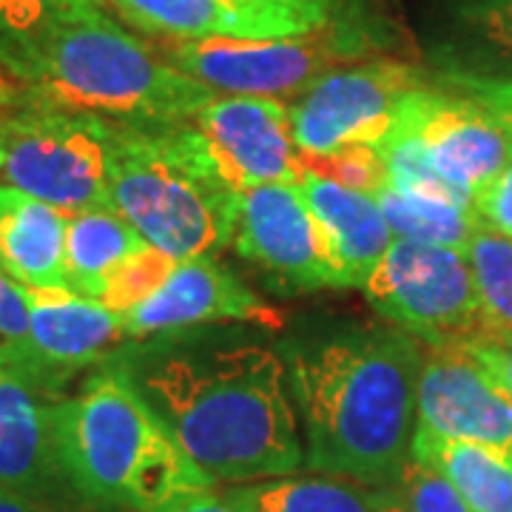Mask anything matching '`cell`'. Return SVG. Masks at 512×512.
I'll return each mask as SVG.
<instances>
[{
    "label": "cell",
    "mask_w": 512,
    "mask_h": 512,
    "mask_svg": "<svg viewBox=\"0 0 512 512\" xmlns=\"http://www.w3.org/2000/svg\"><path fill=\"white\" fill-rule=\"evenodd\" d=\"M97 12H103V0H0V69L6 72L60 23L92 18Z\"/></svg>",
    "instance_id": "26"
},
{
    "label": "cell",
    "mask_w": 512,
    "mask_h": 512,
    "mask_svg": "<svg viewBox=\"0 0 512 512\" xmlns=\"http://www.w3.org/2000/svg\"><path fill=\"white\" fill-rule=\"evenodd\" d=\"M427 55L436 74L512 80V0H450Z\"/></svg>",
    "instance_id": "18"
},
{
    "label": "cell",
    "mask_w": 512,
    "mask_h": 512,
    "mask_svg": "<svg viewBox=\"0 0 512 512\" xmlns=\"http://www.w3.org/2000/svg\"><path fill=\"white\" fill-rule=\"evenodd\" d=\"M237 197L200 154L188 123L111 128V211L177 262L231 245Z\"/></svg>",
    "instance_id": "5"
},
{
    "label": "cell",
    "mask_w": 512,
    "mask_h": 512,
    "mask_svg": "<svg viewBox=\"0 0 512 512\" xmlns=\"http://www.w3.org/2000/svg\"><path fill=\"white\" fill-rule=\"evenodd\" d=\"M20 103H23V89H20V83L15 77H9V74L0 69V134H3L6 120L18 111ZM0 163H3V154H0Z\"/></svg>",
    "instance_id": "36"
},
{
    "label": "cell",
    "mask_w": 512,
    "mask_h": 512,
    "mask_svg": "<svg viewBox=\"0 0 512 512\" xmlns=\"http://www.w3.org/2000/svg\"><path fill=\"white\" fill-rule=\"evenodd\" d=\"M214 481L299 473L302 424L282 350L245 333L157 336L111 359Z\"/></svg>",
    "instance_id": "1"
},
{
    "label": "cell",
    "mask_w": 512,
    "mask_h": 512,
    "mask_svg": "<svg viewBox=\"0 0 512 512\" xmlns=\"http://www.w3.org/2000/svg\"><path fill=\"white\" fill-rule=\"evenodd\" d=\"M49 402L0 359V487L55 510L74 493L57 464Z\"/></svg>",
    "instance_id": "16"
},
{
    "label": "cell",
    "mask_w": 512,
    "mask_h": 512,
    "mask_svg": "<svg viewBox=\"0 0 512 512\" xmlns=\"http://www.w3.org/2000/svg\"><path fill=\"white\" fill-rule=\"evenodd\" d=\"M111 128L92 114L23 100L0 134V174L66 217L111 208Z\"/></svg>",
    "instance_id": "7"
},
{
    "label": "cell",
    "mask_w": 512,
    "mask_h": 512,
    "mask_svg": "<svg viewBox=\"0 0 512 512\" xmlns=\"http://www.w3.org/2000/svg\"><path fill=\"white\" fill-rule=\"evenodd\" d=\"M143 245L148 242L134 231V225H128L111 208L69 214L63 256L66 288L77 296L100 302L114 268Z\"/></svg>",
    "instance_id": "22"
},
{
    "label": "cell",
    "mask_w": 512,
    "mask_h": 512,
    "mask_svg": "<svg viewBox=\"0 0 512 512\" xmlns=\"http://www.w3.org/2000/svg\"><path fill=\"white\" fill-rule=\"evenodd\" d=\"M305 464L319 476L399 487L416 433L424 342L393 325L342 328L282 345Z\"/></svg>",
    "instance_id": "2"
},
{
    "label": "cell",
    "mask_w": 512,
    "mask_h": 512,
    "mask_svg": "<svg viewBox=\"0 0 512 512\" xmlns=\"http://www.w3.org/2000/svg\"><path fill=\"white\" fill-rule=\"evenodd\" d=\"M188 128L202 157L234 194L271 183L299 185L305 177L285 100L217 94L188 120Z\"/></svg>",
    "instance_id": "11"
},
{
    "label": "cell",
    "mask_w": 512,
    "mask_h": 512,
    "mask_svg": "<svg viewBox=\"0 0 512 512\" xmlns=\"http://www.w3.org/2000/svg\"><path fill=\"white\" fill-rule=\"evenodd\" d=\"M424 151L444 183L473 202L512 163V126L467 94L436 83L402 103L396 123Z\"/></svg>",
    "instance_id": "12"
},
{
    "label": "cell",
    "mask_w": 512,
    "mask_h": 512,
    "mask_svg": "<svg viewBox=\"0 0 512 512\" xmlns=\"http://www.w3.org/2000/svg\"><path fill=\"white\" fill-rule=\"evenodd\" d=\"M66 214L0 183V271L23 288H66Z\"/></svg>",
    "instance_id": "19"
},
{
    "label": "cell",
    "mask_w": 512,
    "mask_h": 512,
    "mask_svg": "<svg viewBox=\"0 0 512 512\" xmlns=\"http://www.w3.org/2000/svg\"><path fill=\"white\" fill-rule=\"evenodd\" d=\"M29 336L26 288L0 271V359L12 356Z\"/></svg>",
    "instance_id": "31"
},
{
    "label": "cell",
    "mask_w": 512,
    "mask_h": 512,
    "mask_svg": "<svg viewBox=\"0 0 512 512\" xmlns=\"http://www.w3.org/2000/svg\"><path fill=\"white\" fill-rule=\"evenodd\" d=\"M231 248L285 291H348V279L299 185L271 183L237 197Z\"/></svg>",
    "instance_id": "10"
},
{
    "label": "cell",
    "mask_w": 512,
    "mask_h": 512,
    "mask_svg": "<svg viewBox=\"0 0 512 512\" xmlns=\"http://www.w3.org/2000/svg\"><path fill=\"white\" fill-rule=\"evenodd\" d=\"M384 487L336 476H282L237 484L228 493L248 512H376Z\"/></svg>",
    "instance_id": "23"
},
{
    "label": "cell",
    "mask_w": 512,
    "mask_h": 512,
    "mask_svg": "<svg viewBox=\"0 0 512 512\" xmlns=\"http://www.w3.org/2000/svg\"><path fill=\"white\" fill-rule=\"evenodd\" d=\"M168 512H248L242 504H239L237 498H231V493H217V490H211V493H202L197 498H191V501H185L180 507H174V510Z\"/></svg>",
    "instance_id": "35"
},
{
    "label": "cell",
    "mask_w": 512,
    "mask_h": 512,
    "mask_svg": "<svg viewBox=\"0 0 512 512\" xmlns=\"http://www.w3.org/2000/svg\"><path fill=\"white\" fill-rule=\"evenodd\" d=\"M299 191L345 271L348 291H362L396 239L376 197L345 188L313 171H305V177L299 180Z\"/></svg>",
    "instance_id": "17"
},
{
    "label": "cell",
    "mask_w": 512,
    "mask_h": 512,
    "mask_svg": "<svg viewBox=\"0 0 512 512\" xmlns=\"http://www.w3.org/2000/svg\"><path fill=\"white\" fill-rule=\"evenodd\" d=\"M473 208L495 231L512 237V163L473 197Z\"/></svg>",
    "instance_id": "33"
},
{
    "label": "cell",
    "mask_w": 512,
    "mask_h": 512,
    "mask_svg": "<svg viewBox=\"0 0 512 512\" xmlns=\"http://www.w3.org/2000/svg\"><path fill=\"white\" fill-rule=\"evenodd\" d=\"M0 512H55L43 504H37L32 498H23V495L12 493L6 487H0Z\"/></svg>",
    "instance_id": "37"
},
{
    "label": "cell",
    "mask_w": 512,
    "mask_h": 512,
    "mask_svg": "<svg viewBox=\"0 0 512 512\" xmlns=\"http://www.w3.org/2000/svg\"><path fill=\"white\" fill-rule=\"evenodd\" d=\"M467 262L476 285L478 333L512 336V237L478 220Z\"/></svg>",
    "instance_id": "25"
},
{
    "label": "cell",
    "mask_w": 512,
    "mask_h": 512,
    "mask_svg": "<svg viewBox=\"0 0 512 512\" xmlns=\"http://www.w3.org/2000/svg\"><path fill=\"white\" fill-rule=\"evenodd\" d=\"M177 259L168 256L154 245H143L140 251H134L126 256L114 274L109 276V285L100 296V302L114 313H123L134 305H140L143 299H148L154 291H160L165 285V279L174 274Z\"/></svg>",
    "instance_id": "27"
},
{
    "label": "cell",
    "mask_w": 512,
    "mask_h": 512,
    "mask_svg": "<svg viewBox=\"0 0 512 512\" xmlns=\"http://www.w3.org/2000/svg\"><path fill=\"white\" fill-rule=\"evenodd\" d=\"M396 46L393 26L345 0L333 18L305 35L291 37H205L163 40L157 52L168 66L194 77L217 94H254L296 100L316 80L350 63L387 57Z\"/></svg>",
    "instance_id": "6"
},
{
    "label": "cell",
    "mask_w": 512,
    "mask_h": 512,
    "mask_svg": "<svg viewBox=\"0 0 512 512\" xmlns=\"http://www.w3.org/2000/svg\"><path fill=\"white\" fill-rule=\"evenodd\" d=\"M416 427L439 439L481 444L512 456V396L464 342L427 345Z\"/></svg>",
    "instance_id": "14"
},
{
    "label": "cell",
    "mask_w": 512,
    "mask_h": 512,
    "mask_svg": "<svg viewBox=\"0 0 512 512\" xmlns=\"http://www.w3.org/2000/svg\"><path fill=\"white\" fill-rule=\"evenodd\" d=\"M373 197L384 211V220L396 239L450 248L461 254H467L470 237L481 220L473 205L410 194L390 183H384Z\"/></svg>",
    "instance_id": "24"
},
{
    "label": "cell",
    "mask_w": 512,
    "mask_h": 512,
    "mask_svg": "<svg viewBox=\"0 0 512 512\" xmlns=\"http://www.w3.org/2000/svg\"><path fill=\"white\" fill-rule=\"evenodd\" d=\"M362 293L387 325L424 345L467 342L481 330L476 285L461 251L393 239Z\"/></svg>",
    "instance_id": "8"
},
{
    "label": "cell",
    "mask_w": 512,
    "mask_h": 512,
    "mask_svg": "<svg viewBox=\"0 0 512 512\" xmlns=\"http://www.w3.org/2000/svg\"><path fill=\"white\" fill-rule=\"evenodd\" d=\"M433 77L444 89H453L484 103L512 126V80H484V77H456V74H433Z\"/></svg>",
    "instance_id": "32"
},
{
    "label": "cell",
    "mask_w": 512,
    "mask_h": 512,
    "mask_svg": "<svg viewBox=\"0 0 512 512\" xmlns=\"http://www.w3.org/2000/svg\"><path fill=\"white\" fill-rule=\"evenodd\" d=\"M37 106L92 114L117 126L188 123L217 92L168 66L157 46L106 12L60 23L6 69Z\"/></svg>",
    "instance_id": "4"
},
{
    "label": "cell",
    "mask_w": 512,
    "mask_h": 512,
    "mask_svg": "<svg viewBox=\"0 0 512 512\" xmlns=\"http://www.w3.org/2000/svg\"><path fill=\"white\" fill-rule=\"evenodd\" d=\"M106 3L134 29L160 40L274 37V32L262 20L239 9L234 0H106Z\"/></svg>",
    "instance_id": "21"
},
{
    "label": "cell",
    "mask_w": 512,
    "mask_h": 512,
    "mask_svg": "<svg viewBox=\"0 0 512 512\" xmlns=\"http://www.w3.org/2000/svg\"><path fill=\"white\" fill-rule=\"evenodd\" d=\"M228 322L279 328L282 316L237 274L214 262V256L177 262L174 274L165 279L160 291L123 313L128 339L168 336L200 325L205 328Z\"/></svg>",
    "instance_id": "15"
},
{
    "label": "cell",
    "mask_w": 512,
    "mask_h": 512,
    "mask_svg": "<svg viewBox=\"0 0 512 512\" xmlns=\"http://www.w3.org/2000/svg\"><path fill=\"white\" fill-rule=\"evenodd\" d=\"M430 83L433 72L393 55L342 66L288 103L293 143L305 157L353 143L382 146L404 100Z\"/></svg>",
    "instance_id": "9"
},
{
    "label": "cell",
    "mask_w": 512,
    "mask_h": 512,
    "mask_svg": "<svg viewBox=\"0 0 512 512\" xmlns=\"http://www.w3.org/2000/svg\"><path fill=\"white\" fill-rule=\"evenodd\" d=\"M57 464L77 501L103 510L168 512L217 481L171 436L117 365L49 402Z\"/></svg>",
    "instance_id": "3"
},
{
    "label": "cell",
    "mask_w": 512,
    "mask_h": 512,
    "mask_svg": "<svg viewBox=\"0 0 512 512\" xmlns=\"http://www.w3.org/2000/svg\"><path fill=\"white\" fill-rule=\"evenodd\" d=\"M376 512H407L402 493H399V487H384Z\"/></svg>",
    "instance_id": "38"
},
{
    "label": "cell",
    "mask_w": 512,
    "mask_h": 512,
    "mask_svg": "<svg viewBox=\"0 0 512 512\" xmlns=\"http://www.w3.org/2000/svg\"><path fill=\"white\" fill-rule=\"evenodd\" d=\"M399 493H402L407 512H470L461 501V495L456 493V487L441 476L439 470L421 464L416 458H410L404 470Z\"/></svg>",
    "instance_id": "30"
},
{
    "label": "cell",
    "mask_w": 512,
    "mask_h": 512,
    "mask_svg": "<svg viewBox=\"0 0 512 512\" xmlns=\"http://www.w3.org/2000/svg\"><path fill=\"white\" fill-rule=\"evenodd\" d=\"M239 9L262 20L274 37H291L325 26L345 0H234Z\"/></svg>",
    "instance_id": "29"
},
{
    "label": "cell",
    "mask_w": 512,
    "mask_h": 512,
    "mask_svg": "<svg viewBox=\"0 0 512 512\" xmlns=\"http://www.w3.org/2000/svg\"><path fill=\"white\" fill-rule=\"evenodd\" d=\"M470 353L476 356L481 365L487 367V373L495 382L501 384L512 396V336H490V333H478L473 339L464 342Z\"/></svg>",
    "instance_id": "34"
},
{
    "label": "cell",
    "mask_w": 512,
    "mask_h": 512,
    "mask_svg": "<svg viewBox=\"0 0 512 512\" xmlns=\"http://www.w3.org/2000/svg\"><path fill=\"white\" fill-rule=\"evenodd\" d=\"M29 336L3 362L46 399L92 370L109 365L114 350L131 342L120 313L69 288H26Z\"/></svg>",
    "instance_id": "13"
},
{
    "label": "cell",
    "mask_w": 512,
    "mask_h": 512,
    "mask_svg": "<svg viewBox=\"0 0 512 512\" xmlns=\"http://www.w3.org/2000/svg\"><path fill=\"white\" fill-rule=\"evenodd\" d=\"M302 165L305 171H313L319 177H328L333 183L353 188V191H365V194H376L387 183L379 148L365 146V143H353V146H342L330 154H313V157L302 154Z\"/></svg>",
    "instance_id": "28"
},
{
    "label": "cell",
    "mask_w": 512,
    "mask_h": 512,
    "mask_svg": "<svg viewBox=\"0 0 512 512\" xmlns=\"http://www.w3.org/2000/svg\"><path fill=\"white\" fill-rule=\"evenodd\" d=\"M410 456L439 470L470 512H512V456L507 453L467 441L439 439L416 427Z\"/></svg>",
    "instance_id": "20"
}]
</instances>
